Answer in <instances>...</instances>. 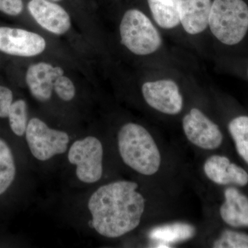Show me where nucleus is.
<instances>
[{
    "label": "nucleus",
    "mask_w": 248,
    "mask_h": 248,
    "mask_svg": "<svg viewBox=\"0 0 248 248\" xmlns=\"http://www.w3.org/2000/svg\"><path fill=\"white\" fill-rule=\"evenodd\" d=\"M25 135L31 154L40 161L63 154L69 148L70 137L66 132L50 128L37 117L28 122Z\"/></svg>",
    "instance_id": "obj_6"
},
{
    "label": "nucleus",
    "mask_w": 248,
    "mask_h": 248,
    "mask_svg": "<svg viewBox=\"0 0 248 248\" xmlns=\"http://www.w3.org/2000/svg\"><path fill=\"white\" fill-rule=\"evenodd\" d=\"M8 118L10 127L17 136L25 135L28 125L27 104L23 99H18L13 103Z\"/></svg>",
    "instance_id": "obj_19"
},
{
    "label": "nucleus",
    "mask_w": 248,
    "mask_h": 248,
    "mask_svg": "<svg viewBox=\"0 0 248 248\" xmlns=\"http://www.w3.org/2000/svg\"><path fill=\"white\" fill-rule=\"evenodd\" d=\"M142 94L147 104L166 115H175L183 109V97L179 86L170 79H161L144 83Z\"/></svg>",
    "instance_id": "obj_8"
},
{
    "label": "nucleus",
    "mask_w": 248,
    "mask_h": 248,
    "mask_svg": "<svg viewBox=\"0 0 248 248\" xmlns=\"http://www.w3.org/2000/svg\"><path fill=\"white\" fill-rule=\"evenodd\" d=\"M14 101V94L11 89L0 86V118H6Z\"/></svg>",
    "instance_id": "obj_22"
},
{
    "label": "nucleus",
    "mask_w": 248,
    "mask_h": 248,
    "mask_svg": "<svg viewBox=\"0 0 248 248\" xmlns=\"http://www.w3.org/2000/svg\"><path fill=\"white\" fill-rule=\"evenodd\" d=\"M225 202L220 208L223 221L233 228L248 227V198L235 187L224 192Z\"/></svg>",
    "instance_id": "obj_14"
},
{
    "label": "nucleus",
    "mask_w": 248,
    "mask_h": 248,
    "mask_svg": "<svg viewBox=\"0 0 248 248\" xmlns=\"http://www.w3.org/2000/svg\"><path fill=\"white\" fill-rule=\"evenodd\" d=\"M53 1H60V0H53Z\"/></svg>",
    "instance_id": "obj_24"
},
{
    "label": "nucleus",
    "mask_w": 248,
    "mask_h": 248,
    "mask_svg": "<svg viewBox=\"0 0 248 248\" xmlns=\"http://www.w3.org/2000/svg\"><path fill=\"white\" fill-rule=\"evenodd\" d=\"M155 22L160 27L171 29L180 24L176 0H148Z\"/></svg>",
    "instance_id": "obj_16"
},
{
    "label": "nucleus",
    "mask_w": 248,
    "mask_h": 248,
    "mask_svg": "<svg viewBox=\"0 0 248 248\" xmlns=\"http://www.w3.org/2000/svg\"><path fill=\"white\" fill-rule=\"evenodd\" d=\"M61 67L53 66L46 62L31 65L26 74V81L31 94L36 100L46 102L52 97L54 82L63 76Z\"/></svg>",
    "instance_id": "obj_11"
},
{
    "label": "nucleus",
    "mask_w": 248,
    "mask_h": 248,
    "mask_svg": "<svg viewBox=\"0 0 248 248\" xmlns=\"http://www.w3.org/2000/svg\"><path fill=\"white\" fill-rule=\"evenodd\" d=\"M208 25L222 43L237 45L248 31L247 4L244 0H214Z\"/></svg>",
    "instance_id": "obj_3"
},
{
    "label": "nucleus",
    "mask_w": 248,
    "mask_h": 248,
    "mask_svg": "<svg viewBox=\"0 0 248 248\" xmlns=\"http://www.w3.org/2000/svg\"><path fill=\"white\" fill-rule=\"evenodd\" d=\"M54 91L62 100L70 102L76 96V86L68 77H58L54 82Z\"/></svg>",
    "instance_id": "obj_21"
},
{
    "label": "nucleus",
    "mask_w": 248,
    "mask_h": 248,
    "mask_svg": "<svg viewBox=\"0 0 248 248\" xmlns=\"http://www.w3.org/2000/svg\"><path fill=\"white\" fill-rule=\"evenodd\" d=\"M179 21L184 30L197 35L208 27L212 0H176Z\"/></svg>",
    "instance_id": "obj_13"
},
{
    "label": "nucleus",
    "mask_w": 248,
    "mask_h": 248,
    "mask_svg": "<svg viewBox=\"0 0 248 248\" xmlns=\"http://www.w3.org/2000/svg\"><path fill=\"white\" fill-rule=\"evenodd\" d=\"M138 184L120 180L98 187L87 208L94 231L107 239H117L136 229L145 211L146 200Z\"/></svg>",
    "instance_id": "obj_1"
},
{
    "label": "nucleus",
    "mask_w": 248,
    "mask_h": 248,
    "mask_svg": "<svg viewBox=\"0 0 248 248\" xmlns=\"http://www.w3.org/2000/svg\"><path fill=\"white\" fill-rule=\"evenodd\" d=\"M68 160L76 167L78 180L94 184L102 179L104 172V147L99 139L87 136L73 142L68 150Z\"/></svg>",
    "instance_id": "obj_5"
},
{
    "label": "nucleus",
    "mask_w": 248,
    "mask_h": 248,
    "mask_svg": "<svg viewBox=\"0 0 248 248\" xmlns=\"http://www.w3.org/2000/svg\"><path fill=\"white\" fill-rule=\"evenodd\" d=\"M28 9L39 25L55 34L66 33L71 28V17L60 5L48 0H31Z\"/></svg>",
    "instance_id": "obj_10"
},
{
    "label": "nucleus",
    "mask_w": 248,
    "mask_h": 248,
    "mask_svg": "<svg viewBox=\"0 0 248 248\" xmlns=\"http://www.w3.org/2000/svg\"><path fill=\"white\" fill-rule=\"evenodd\" d=\"M120 31L122 45L135 55L155 53L162 43L159 31L140 10L130 9L125 13Z\"/></svg>",
    "instance_id": "obj_4"
},
{
    "label": "nucleus",
    "mask_w": 248,
    "mask_h": 248,
    "mask_svg": "<svg viewBox=\"0 0 248 248\" xmlns=\"http://www.w3.org/2000/svg\"><path fill=\"white\" fill-rule=\"evenodd\" d=\"M24 4L22 0H0V11L11 16L22 14Z\"/></svg>",
    "instance_id": "obj_23"
},
{
    "label": "nucleus",
    "mask_w": 248,
    "mask_h": 248,
    "mask_svg": "<svg viewBox=\"0 0 248 248\" xmlns=\"http://www.w3.org/2000/svg\"><path fill=\"white\" fill-rule=\"evenodd\" d=\"M203 170L207 177L218 185L245 186L248 184V172L238 165L231 163L227 156H210L204 164Z\"/></svg>",
    "instance_id": "obj_12"
},
{
    "label": "nucleus",
    "mask_w": 248,
    "mask_h": 248,
    "mask_svg": "<svg viewBox=\"0 0 248 248\" xmlns=\"http://www.w3.org/2000/svg\"><path fill=\"white\" fill-rule=\"evenodd\" d=\"M16 166L12 151L4 140L0 138V195L14 182Z\"/></svg>",
    "instance_id": "obj_17"
},
{
    "label": "nucleus",
    "mask_w": 248,
    "mask_h": 248,
    "mask_svg": "<svg viewBox=\"0 0 248 248\" xmlns=\"http://www.w3.org/2000/svg\"><path fill=\"white\" fill-rule=\"evenodd\" d=\"M183 128L187 140L202 149H217L223 142V135L218 125L196 108L184 116Z\"/></svg>",
    "instance_id": "obj_7"
},
{
    "label": "nucleus",
    "mask_w": 248,
    "mask_h": 248,
    "mask_svg": "<svg viewBox=\"0 0 248 248\" xmlns=\"http://www.w3.org/2000/svg\"><path fill=\"white\" fill-rule=\"evenodd\" d=\"M44 37L22 29L0 27V51L14 56H36L45 51Z\"/></svg>",
    "instance_id": "obj_9"
},
{
    "label": "nucleus",
    "mask_w": 248,
    "mask_h": 248,
    "mask_svg": "<svg viewBox=\"0 0 248 248\" xmlns=\"http://www.w3.org/2000/svg\"><path fill=\"white\" fill-rule=\"evenodd\" d=\"M195 234V228L190 224L174 223L153 228L149 237L162 244L181 242L192 239Z\"/></svg>",
    "instance_id": "obj_15"
},
{
    "label": "nucleus",
    "mask_w": 248,
    "mask_h": 248,
    "mask_svg": "<svg viewBox=\"0 0 248 248\" xmlns=\"http://www.w3.org/2000/svg\"><path fill=\"white\" fill-rule=\"evenodd\" d=\"M215 248H248V234L231 230H226L214 242Z\"/></svg>",
    "instance_id": "obj_20"
},
{
    "label": "nucleus",
    "mask_w": 248,
    "mask_h": 248,
    "mask_svg": "<svg viewBox=\"0 0 248 248\" xmlns=\"http://www.w3.org/2000/svg\"><path fill=\"white\" fill-rule=\"evenodd\" d=\"M117 144L122 161L135 172L151 176L159 170L161 154L144 127L135 123L124 124L119 130Z\"/></svg>",
    "instance_id": "obj_2"
},
{
    "label": "nucleus",
    "mask_w": 248,
    "mask_h": 248,
    "mask_svg": "<svg viewBox=\"0 0 248 248\" xmlns=\"http://www.w3.org/2000/svg\"><path fill=\"white\" fill-rule=\"evenodd\" d=\"M230 133L234 140L236 151L248 164V117L240 116L230 122Z\"/></svg>",
    "instance_id": "obj_18"
}]
</instances>
